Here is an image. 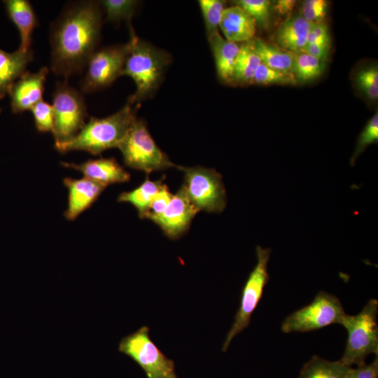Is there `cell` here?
Here are the masks:
<instances>
[{
    "instance_id": "f1b7e54d",
    "label": "cell",
    "mask_w": 378,
    "mask_h": 378,
    "mask_svg": "<svg viewBox=\"0 0 378 378\" xmlns=\"http://www.w3.org/2000/svg\"><path fill=\"white\" fill-rule=\"evenodd\" d=\"M378 141V113L376 112L368 121L363 130L359 134L356 149L351 158V165L354 166L358 156L365 148Z\"/></svg>"
},
{
    "instance_id": "8d00e7d4",
    "label": "cell",
    "mask_w": 378,
    "mask_h": 378,
    "mask_svg": "<svg viewBox=\"0 0 378 378\" xmlns=\"http://www.w3.org/2000/svg\"><path fill=\"white\" fill-rule=\"evenodd\" d=\"M330 42L307 44L302 52L318 59L325 60L328 55Z\"/></svg>"
},
{
    "instance_id": "9a60e30c",
    "label": "cell",
    "mask_w": 378,
    "mask_h": 378,
    "mask_svg": "<svg viewBox=\"0 0 378 378\" xmlns=\"http://www.w3.org/2000/svg\"><path fill=\"white\" fill-rule=\"evenodd\" d=\"M62 165L81 172L84 177L108 186L127 182L130 174L113 158L90 159L80 164L62 162Z\"/></svg>"
},
{
    "instance_id": "ffe728a7",
    "label": "cell",
    "mask_w": 378,
    "mask_h": 378,
    "mask_svg": "<svg viewBox=\"0 0 378 378\" xmlns=\"http://www.w3.org/2000/svg\"><path fill=\"white\" fill-rule=\"evenodd\" d=\"M312 24L300 15L288 18L276 31L275 39L277 44L293 54L302 52L307 44Z\"/></svg>"
},
{
    "instance_id": "4fadbf2b",
    "label": "cell",
    "mask_w": 378,
    "mask_h": 378,
    "mask_svg": "<svg viewBox=\"0 0 378 378\" xmlns=\"http://www.w3.org/2000/svg\"><path fill=\"white\" fill-rule=\"evenodd\" d=\"M49 69L46 66L38 71H25L13 85L8 94L13 113H20L43 100V94Z\"/></svg>"
},
{
    "instance_id": "83f0119b",
    "label": "cell",
    "mask_w": 378,
    "mask_h": 378,
    "mask_svg": "<svg viewBox=\"0 0 378 378\" xmlns=\"http://www.w3.org/2000/svg\"><path fill=\"white\" fill-rule=\"evenodd\" d=\"M297 80L293 74L274 69L260 63L254 75L252 83L258 85L295 84Z\"/></svg>"
},
{
    "instance_id": "cb8c5ba5",
    "label": "cell",
    "mask_w": 378,
    "mask_h": 378,
    "mask_svg": "<svg viewBox=\"0 0 378 378\" xmlns=\"http://www.w3.org/2000/svg\"><path fill=\"white\" fill-rule=\"evenodd\" d=\"M351 368L340 360L330 361L314 356L304 364L299 378H346Z\"/></svg>"
},
{
    "instance_id": "d590c367",
    "label": "cell",
    "mask_w": 378,
    "mask_h": 378,
    "mask_svg": "<svg viewBox=\"0 0 378 378\" xmlns=\"http://www.w3.org/2000/svg\"><path fill=\"white\" fill-rule=\"evenodd\" d=\"M324 42H330L327 24L323 21L313 24L309 34L307 44Z\"/></svg>"
},
{
    "instance_id": "f546056e",
    "label": "cell",
    "mask_w": 378,
    "mask_h": 378,
    "mask_svg": "<svg viewBox=\"0 0 378 378\" xmlns=\"http://www.w3.org/2000/svg\"><path fill=\"white\" fill-rule=\"evenodd\" d=\"M235 5L241 8L256 22L265 27L270 16V1L267 0H238Z\"/></svg>"
},
{
    "instance_id": "d4e9b609",
    "label": "cell",
    "mask_w": 378,
    "mask_h": 378,
    "mask_svg": "<svg viewBox=\"0 0 378 378\" xmlns=\"http://www.w3.org/2000/svg\"><path fill=\"white\" fill-rule=\"evenodd\" d=\"M293 74L300 81H309L321 76L325 70L324 60L300 52L293 54Z\"/></svg>"
},
{
    "instance_id": "8992f818",
    "label": "cell",
    "mask_w": 378,
    "mask_h": 378,
    "mask_svg": "<svg viewBox=\"0 0 378 378\" xmlns=\"http://www.w3.org/2000/svg\"><path fill=\"white\" fill-rule=\"evenodd\" d=\"M118 148L127 166L147 174L178 167L158 146L140 119H135Z\"/></svg>"
},
{
    "instance_id": "3957f363",
    "label": "cell",
    "mask_w": 378,
    "mask_h": 378,
    "mask_svg": "<svg viewBox=\"0 0 378 378\" xmlns=\"http://www.w3.org/2000/svg\"><path fill=\"white\" fill-rule=\"evenodd\" d=\"M132 106L127 102L108 116L91 117L74 139L57 150L60 153L83 150L99 155L108 149L118 148L136 118Z\"/></svg>"
},
{
    "instance_id": "d6986e66",
    "label": "cell",
    "mask_w": 378,
    "mask_h": 378,
    "mask_svg": "<svg viewBox=\"0 0 378 378\" xmlns=\"http://www.w3.org/2000/svg\"><path fill=\"white\" fill-rule=\"evenodd\" d=\"M33 51L18 49L8 52L0 49V99L8 94L14 83L26 71Z\"/></svg>"
},
{
    "instance_id": "ac0fdd59",
    "label": "cell",
    "mask_w": 378,
    "mask_h": 378,
    "mask_svg": "<svg viewBox=\"0 0 378 378\" xmlns=\"http://www.w3.org/2000/svg\"><path fill=\"white\" fill-rule=\"evenodd\" d=\"M218 78L231 83L241 44L227 41L218 31L207 37Z\"/></svg>"
},
{
    "instance_id": "4dcf8cb0",
    "label": "cell",
    "mask_w": 378,
    "mask_h": 378,
    "mask_svg": "<svg viewBox=\"0 0 378 378\" xmlns=\"http://www.w3.org/2000/svg\"><path fill=\"white\" fill-rule=\"evenodd\" d=\"M356 82L358 88L370 100L378 98V69L372 66L361 69L356 76Z\"/></svg>"
},
{
    "instance_id": "277c9868",
    "label": "cell",
    "mask_w": 378,
    "mask_h": 378,
    "mask_svg": "<svg viewBox=\"0 0 378 378\" xmlns=\"http://www.w3.org/2000/svg\"><path fill=\"white\" fill-rule=\"evenodd\" d=\"M378 301L370 300L356 315H346L340 323L347 331L343 364L351 367L365 363L367 356L378 354Z\"/></svg>"
},
{
    "instance_id": "52a82bcc",
    "label": "cell",
    "mask_w": 378,
    "mask_h": 378,
    "mask_svg": "<svg viewBox=\"0 0 378 378\" xmlns=\"http://www.w3.org/2000/svg\"><path fill=\"white\" fill-rule=\"evenodd\" d=\"M177 169L184 174L183 186L191 203L199 210L220 213L226 206V192L222 176L214 169L201 166Z\"/></svg>"
},
{
    "instance_id": "44dd1931",
    "label": "cell",
    "mask_w": 378,
    "mask_h": 378,
    "mask_svg": "<svg viewBox=\"0 0 378 378\" xmlns=\"http://www.w3.org/2000/svg\"><path fill=\"white\" fill-rule=\"evenodd\" d=\"M252 42L261 63L274 69L293 74V53L255 37Z\"/></svg>"
},
{
    "instance_id": "7402d4cb",
    "label": "cell",
    "mask_w": 378,
    "mask_h": 378,
    "mask_svg": "<svg viewBox=\"0 0 378 378\" xmlns=\"http://www.w3.org/2000/svg\"><path fill=\"white\" fill-rule=\"evenodd\" d=\"M260 63L261 61L253 48L252 40L242 43L231 83L237 85L252 83L255 71Z\"/></svg>"
},
{
    "instance_id": "8fae6325",
    "label": "cell",
    "mask_w": 378,
    "mask_h": 378,
    "mask_svg": "<svg viewBox=\"0 0 378 378\" xmlns=\"http://www.w3.org/2000/svg\"><path fill=\"white\" fill-rule=\"evenodd\" d=\"M127 48L126 43L96 50L87 63L86 74L80 83L82 92L104 88L122 76Z\"/></svg>"
},
{
    "instance_id": "1f68e13d",
    "label": "cell",
    "mask_w": 378,
    "mask_h": 378,
    "mask_svg": "<svg viewBox=\"0 0 378 378\" xmlns=\"http://www.w3.org/2000/svg\"><path fill=\"white\" fill-rule=\"evenodd\" d=\"M35 127L40 132H52L54 124V112L52 104L41 100L30 110Z\"/></svg>"
},
{
    "instance_id": "5bb4252c",
    "label": "cell",
    "mask_w": 378,
    "mask_h": 378,
    "mask_svg": "<svg viewBox=\"0 0 378 378\" xmlns=\"http://www.w3.org/2000/svg\"><path fill=\"white\" fill-rule=\"evenodd\" d=\"M63 181L68 190L67 207L64 215L69 220H74L89 209L107 187L85 177H67Z\"/></svg>"
},
{
    "instance_id": "e0dca14e",
    "label": "cell",
    "mask_w": 378,
    "mask_h": 378,
    "mask_svg": "<svg viewBox=\"0 0 378 378\" xmlns=\"http://www.w3.org/2000/svg\"><path fill=\"white\" fill-rule=\"evenodd\" d=\"M4 4L9 18L18 29L19 49L31 50L32 34L37 25V18L31 4L27 0H5Z\"/></svg>"
},
{
    "instance_id": "ba28073f",
    "label": "cell",
    "mask_w": 378,
    "mask_h": 378,
    "mask_svg": "<svg viewBox=\"0 0 378 378\" xmlns=\"http://www.w3.org/2000/svg\"><path fill=\"white\" fill-rule=\"evenodd\" d=\"M118 350L136 363L147 378H178L174 360L168 358L152 341L146 326L124 337L118 344Z\"/></svg>"
},
{
    "instance_id": "d6a6232c",
    "label": "cell",
    "mask_w": 378,
    "mask_h": 378,
    "mask_svg": "<svg viewBox=\"0 0 378 378\" xmlns=\"http://www.w3.org/2000/svg\"><path fill=\"white\" fill-rule=\"evenodd\" d=\"M325 0H306L301 7V16L312 24L322 22L328 10Z\"/></svg>"
},
{
    "instance_id": "9c48e42d",
    "label": "cell",
    "mask_w": 378,
    "mask_h": 378,
    "mask_svg": "<svg viewBox=\"0 0 378 378\" xmlns=\"http://www.w3.org/2000/svg\"><path fill=\"white\" fill-rule=\"evenodd\" d=\"M345 315L336 296L320 291L309 304L288 315L281 328L285 333L309 332L332 324L340 325Z\"/></svg>"
},
{
    "instance_id": "30bf717a",
    "label": "cell",
    "mask_w": 378,
    "mask_h": 378,
    "mask_svg": "<svg viewBox=\"0 0 378 378\" xmlns=\"http://www.w3.org/2000/svg\"><path fill=\"white\" fill-rule=\"evenodd\" d=\"M255 252L257 263L250 272L242 288L240 304L223 344V351H226L234 337L248 326L251 315L262 298L265 286L269 281L267 264L271 250L257 246Z\"/></svg>"
},
{
    "instance_id": "2e32d148",
    "label": "cell",
    "mask_w": 378,
    "mask_h": 378,
    "mask_svg": "<svg viewBox=\"0 0 378 378\" xmlns=\"http://www.w3.org/2000/svg\"><path fill=\"white\" fill-rule=\"evenodd\" d=\"M256 26L255 20L235 5L224 9L219 28L225 39L242 43L255 38Z\"/></svg>"
},
{
    "instance_id": "836d02e7",
    "label": "cell",
    "mask_w": 378,
    "mask_h": 378,
    "mask_svg": "<svg viewBox=\"0 0 378 378\" xmlns=\"http://www.w3.org/2000/svg\"><path fill=\"white\" fill-rule=\"evenodd\" d=\"M172 197L173 194L170 192L167 185L162 184L153 199L144 218L150 220L160 215L169 204Z\"/></svg>"
},
{
    "instance_id": "7c38bea8",
    "label": "cell",
    "mask_w": 378,
    "mask_h": 378,
    "mask_svg": "<svg viewBox=\"0 0 378 378\" xmlns=\"http://www.w3.org/2000/svg\"><path fill=\"white\" fill-rule=\"evenodd\" d=\"M199 210L191 203L182 186L159 216L150 220L158 225L170 239L175 240L187 232Z\"/></svg>"
},
{
    "instance_id": "7a4b0ae2",
    "label": "cell",
    "mask_w": 378,
    "mask_h": 378,
    "mask_svg": "<svg viewBox=\"0 0 378 378\" xmlns=\"http://www.w3.org/2000/svg\"><path fill=\"white\" fill-rule=\"evenodd\" d=\"M122 76L130 77L136 90L129 98L132 105L151 97L160 87L171 56L166 51L139 38L130 28V38Z\"/></svg>"
},
{
    "instance_id": "74e56055",
    "label": "cell",
    "mask_w": 378,
    "mask_h": 378,
    "mask_svg": "<svg viewBox=\"0 0 378 378\" xmlns=\"http://www.w3.org/2000/svg\"><path fill=\"white\" fill-rule=\"evenodd\" d=\"M295 4V0H279L275 3L274 9L279 14L286 15L293 10Z\"/></svg>"
},
{
    "instance_id": "6da1fadb",
    "label": "cell",
    "mask_w": 378,
    "mask_h": 378,
    "mask_svg": "<svg viewBox=\"0 0 378 378\" xmlns=\"http://www.w3.org/2000/svg\"><path fill=\"white\" fill-rule=\"evenodd\" d=\"M102 24L99 1L68 4L50 26L52 71L66 78L80 73L97 50Z\"/></svg>"
},
{
    "instance_id": "5b68a950",
    "label": "cell",
    "mask_w": 378,
    "mask_h": 378,
    "mask_svg": "<svg viewBox=\"0 0 378 378\" xmlns=\"http://www.w3.org/2000/svg\"><path fill=\"white\" fill-rule=\"evenodd\" d=\"M55 147L68 143L85 125L88 116L84 97L67 80L57 83L52 94Z\"/></svg>"
},
{
    "instance_id": "e575fe53",
    "label": "cell",
    "mask_w": 378,
    "mask_h": 378,
    "mask_svg": "<svg viewBox=\"0 0 378 378\" xmlns=\"http://www.w3.org/2000/svg\"><path fill=\"white\" fill-rule=\"evenodd\" d=\"M378 377V358L370 364H363L356 368H351L346 378H377Z\"/></svg>"
},
{
    "instance_id": "4316f807",
    "label": "cell",
    "mask_w": 378,
    "mask_h": 378,
    "mask_svg": "<svg viewBox=\"0 0 378 378\" xmlns=\"http://www.w3.org/2000/svg\"><path fill=\"white\" fill-rule=\"evenodd\" d=\"M200 8L204 22L206 36L218 31L224 11L225 1L221 0H200Z\"/></svg>"
},
{
    "instance_id": "484cf974",
    "label": "cell",
    "mask_w": 378,
    "mask_h": 378,
    "mask_svg": "<svg viewBox=\"0 0 378 378\" xmlns=\"http://www.w3.org/2000/svg\"><path fill=\"white\" fill-rule=\"evenodd\" d=\"M139 1L134 0H103L99 1L106 13L107 21L116 22L122 20L130 22Z\"/></svg>"
},
{
    "instance_id": "603a6c76",
    "label": "cell",
    "mask_w": 378,
    "mask_h": 378,
    "mask_svg": "<svg viewBox=\"0 0 378 378\" xmlns=\"http://www.w3.org/2000/svg\"><path fill=\"white\" fill-rule=\"evenodd\" d=\"M162 179L151 181L147 178L134 190L122 192L118 201L131 204L137 210L139 216L144 218L153 199L162 186Z\"/></svg>"
}]
</instances>
